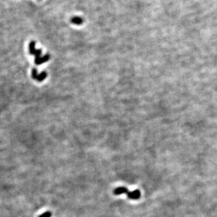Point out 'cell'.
I'll return each instance as SVG.
<instances>
[{"label":"cell","instance_id":"6da1fadb","mask_svg":"<svg viewBox=\"0 0 217 217\" xmlns=\"http://www.w3.org/2000/svg\"><path fill=\"white\" fill-rule=\"evenodd\" d=\"M29 49H30V53L31 54L36 56V59H35V63L37 65H40L43 62H45L47 60V58H40V53H41V51L40 50H36L35 49V42L32 41L30 42L29 45Z\"/></svg>","mask_w":217,"mask_h":217},{"label":"cell","instance_id":"7a4b0ae2","mask_svg":"<svg viewBox=\"0 0 217 217\" xmlns=\"http://www.w3.org/2000/svg\"><path fill=\"white\" fill-rule=\"evenodd\" d=\"M127 195L128 198H129L130 199L137 200L139 198H140L141 192L139 191V190L136 189V190H134V191H133L128 192L127 194Z\"/></svg>","mask_w":217,"mask_h":217},{"label":"cell","instance_id":"3957f363","mask_svg":"<svg viewBox=\"0 0 217 217\" xmlns=\"http://www.w3.org/2000/svg\"><path fill=\"white\" fill-rule=\"evenodd\" d=\"M46 76V74L45 73H42L41 74H40V75H38L37 74V71L36 69H33V71H32V77L34 79H36L37 80H39V81H41L42 80H44Z\"/></svg>","mask_w":217,"mask_h":217},{"label":"cell","instance_id":"277c9868","mask_svg":"<svg viewBox=\"0 0 217 217\" xmlns=\"http://www.w3.org/2000/svg\"><path fill=\"white\" fill-rule=\"evenodd\" d=\"M114 194L115 195H121V194H127L128 192V189L126 187H118V188L115 189L114 190Z\"/></svg>","mask_w":217,"mask_h":217},{"label":"cell","instance_id":"5b68a950","mask_svg":"<svg viewBox=\"0 0 217 217\" xmlns=\"http://www.w3.org/2000/svg\"><path fill=\"white\" fill-rule=\"evenodd\" d=\"M71 22L73 23L74 24H77V25H80V24H81V23H83V20H82V19H81L80 17L76 16V17H74L73 18H72Z\"/></svg>","mask_w":217,"mask_h":217},{"label":"cell","instance_id":"8992f818","mask_svg":"<svg viewBox=\"0 0 217 217\" xmlns=\"http://www.w3.org/2000/svg\"><path fill=\"white\" fill-rule=\"evenodd\" d=\"M51 212L47 211V212L42 214V215H40L39 217H51Z\"/></svg>","mask_w":217,"mask_h":217}]
</instances>
